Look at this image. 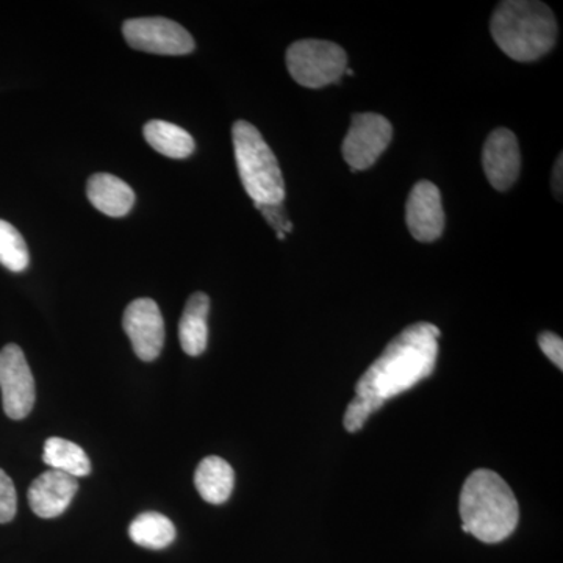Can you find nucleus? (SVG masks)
Instances as JSON below:
<instances>
[{"label":"nucleus","mask_w":563,"mask_h":563,"mask_svg":"<svg viewBox=\"0 0 563 563\" xmlns=\"http://www.w3.org/2000/svg\"><path fill=\"white\" fill-rule=\"evenodd\" d=\"M0 390L3 410L11 420H24L35 406V379L24 352L18 344L0 351Z\"/></svg>","instance_id":"obj_8"},{"label":"nucleus","mask_w":563,"mask_h":563,"mask_svg":"<svg viewBox=\"0 0 563 563\" xmlns=\"http://www.w3.org/2000/svg\"><path fill=\"white\" fill-rule=\"evenodd\" d=\"M485 176L498 191L509 190L520 176L521 154L517 136L509 129H496L483 152Z\"/></svg>","instance_id":"obj_11"},{"label":"nucleus","mask_w":563,"mask_h":563,"mask_svg":"<svg viewBox=\"0 0 563 563\" xmlns=\"http://www.w3.org/2000/svg\"><path fill=\"white\" fill-rule=\"evenodd\" d=\"M287 68L302 87H328L339 81L346 70V52L332 41H296L287 51Z\"/></svg>","instance_id":"obj_5"},{"label":"nucleus","mask_w":563,"mask_h":563,"mask_svg":"<svg viewBox=\"0 0 563 563\" xmlns=\"http://www.w3.org/2000/svg\"><path fill=\"white\" fill-rule=\"evenodd\" d=\"M18 512V495L9 474L0 470V525L10 523Z\"/></svg>","instance_id":"obj_21"},{"label":"nucleus","mask_w":563,"mask_h":563,"mask_svg":"<svg viewBox=\"0 0 563 563\" xmlns=\"http://www.w3.org/2000/svg\"><path fill=\"white\" fill-rule=\"evenodd\" d=\"M122 324L141 361L154 362L158 358L165 344V322L154 299H136L129 303Z\"/></svg>","instance_id":"obj_9"},{"label":"nucleus","mask_w":563,"mask_h":563,"mask_svg":"<svg viewBox=\"0 0 563 563\" xmlns=\"http://www.w3.org/2000/svg\"><path fill=\"white\" fill-rule=\"evenodd\" d=\"M232 140L240 179L255 206L284 202L285 181L279 162L257 128L247 121H236Z\"/></svg>","instance_id":"obj_4"},{"label":"nucleus","mask_w":563,"mask_h":563,"mask_svg":"<svg viewBox=\"0 0 563 563\" xmlns=\"http://www.w3.org/2000/svg\"><path fill=\"white\" fill-rule=\"evenodd\" d=\"M79 490L76 477L49 470L33 481L27 498L33 512L44 520L60 517L66 512L74 496Z\"/></svg>","instance_id":"obj_12"},{"label":"nucleus","mask_w":563,"mask_h":563,"mask_svg":"<svg viewBox=\"0 0 563 563\" xmlns=\"http://www.w3.org/2000/svg\"><path fill=\"white\" fill-rule=\"evenodd\" d=\"M463 532L484 543H499L512 536L520 507L512 488L492 470H476L466 477L459 501Z\"/></svg>","instance_id":"obj_2"},{"label":"nucleus","mask_w":563,"mask_h":563,"mask_svg":"<svg viewBox=\"0 0 563 563\" xmlns=\"http://www.w3.org/2000/svg\"><path fill=\"white\" fill-rule=\"evenodd\" d=\"M490 32L515 62H536L553 49L558 22L550 7L533 0H506L492 14Z\"/></svg>","instance_id":"obj_3"},{"label":"nucleus","mask_w":563,"mask_h":563,"mask_svg":"<svg viewBox=\"0 0 563 563\" xmlns=\"http://www.w3.org/2000/svg\"><path fill=\"white\" fill-rule=\"evenodd\" d=\"M87 195L96 209L111 218L125 217L135 203V192L132 188L120 177L106 173L90 177Z\"/></svg>","instance_id":"obj_13"},{"label":"nucleus","mask_w":563,"mask_h":563,"mask_svg":"<svg viewBox=\"0 0 563 563\" xmlns=\"http://www.w3.org/2000/svg\"><path fill=\"white\" fill-rule=\"evenodd\" d=\"M562 155H559L553 173V190L555 198H558L559 201H562Z\"/></svg>","instance_id":"obj_24"},{"label":"nucleus","mask_w":563,"mask_h":563,"mask_svg":"<svg viewBox=\"0 0 563 563\" xmlns=\"http://www.w3.org/2000/svg\"><path fill=\"white\" fill-rule=\"evenodd\" d=\"M393 139L390 121L377 113L352 117L350 132L343 140V158L352 172H365L379 161Z\"/></svg>","instance_id":"obj_6"},{"label":"nucleus","mask_w":563,"mask_h":563,"mask_svg":"<svg viewBox=\"0 0 563 563\" xmlns=\"http://www.w3.org/2000/svg\"><path fill=\"white\" fill-rule=\"evenodd\" d=\"M0 263L13 273H21L31 263L27 244L16 228L0 220Z\"/></svg>","instance_id":"obj_19"},{"label":"nucleus","mask_w":563,"mask_h":563,"mask_svg":"<svg viewBox=\"0 0 563 563\" xmlns=\"http://www.w3.org/2000/svg\"><path fill=\"white\" fill-rule=\"evenodd\" d=\"M43 461L51 466V470L69 474L76 479L91 473V463L87 453L79 444L60 437H52L44 444Z\"/></svg>","instance_id":"obj_17"},{"label":"nucleus","mask_w":563,"mask_h":563,"mask_svg":"<svg viewBox=\"0 0 563 563\" xmlns=\"http://www.w3.org/2000/svg\"><path fill=\"white\" fill-rule=\"evenodd\" d=\"M440 329L417 322L388 343L383 354L355 384V396L383 409L388 399L410 390L435 369Z\"/></svg>","instance_id":"obj_1"},{"label":"nucleus","mask_w":563,"mask_h":563,"mask_svg":"<svg viewBox=\"0 0 563 563\" xmlns=\"http://www.w3.org/2000/svg\"><path fill=\"white\" fill-rule=\"evenodd\" d=\"M539 346L543 354L547 355L559 369H563V342L561 336L555 335L553 332L540 333Z\"/></svg>","instance_id":"obj_23"},{"label":"nucleus","mask_w":563,"mask_h":563,"mask_svg":"<svg viewBox=\"0 0 563 563\" xmlns=\"http://www.w3.org/2000/svg\"><path fill=\"white\" fill-rule=\"evenodd\" d=\"M132 542L147 550H163L176 539L173 521L158 512L141 514L129 528Z\"/></svg>","instance_id":"obj_18"},{"label":"nucleus","mask_w":563,"mask_h":563,"mask_svg":"<svg viewBox=\"0 0 563 563\" xmlns=\"http://www.w3.org/2000/svg\"><path fill=\"white\" fill-rule=\"evenodd\" d=\"M374 412H377L374 404L355 396V398L350 402V406H347L346 413H344V429L351 433L361 431L363 426H365L366 420H368Z\"/></svg>","instance_id":"obj_20"},{"label":"nucleus","mask_w":563,"mask_h":563,"mask_svg":"<svg viewBox=\"0 0 563 563\" xmlns=\"http://www.w3.org/2000/svg\"><path fill=\"white\" fill-rule=\"evenodd\" d=\"M210 312V298L206 292H195L185 306L179 322V340L181 350L191 357H198L207 350L209 325L207 318Z\"/></svg>","instance_id":"obj_14"},{"label":"nucleus","mask_w":563,"mask_h":563,"mask_svg":"<svg viewBox=\"0 0 563 563\" xmlns=\"http://www.w3.org/2000/svg\"><path fill=\"white\" fill-rule=\"evenodd\" d=\"M147 144L169 158H187L195 152V140L187 131L172 122L154 120L144 125Z\"/></svg>","instance_id":"obj_16"},{"label":"nucleus","mask_w":563,"mask_h":563,"mask_svg":"<svg viewBox=\"0 0 563 563\" xmlns=\"http://www.w3.org/2000/svg\"><path fill=\"white\" fill-rule=\"evenodd\" d=\"M406 221L415 240L432 243L444 231V210L439 188L429 180H420L410 191L406 203Z\"/></svg>","instance_id":"obj_10"},{"label":"nucleus","mask_w":563,"mask_h":563,"mask_svg":"<svg viewBox=\"0 0 563 563\" xmlns=\"http://www.w3.org/2000/svg\"><path fill=\"white\" fill-rule=\"evenodd\" d=\"M129 46L157 55H187L195 51V40L187 29L166 18H136L122 25Z\"/></svg>","instance_id":"obj_7"},{"label":"nucleus","mask_w":563,"mask_h":563,"mask_svg":"<svg viewBox=\"0 0 563 563\" xmlns=\"http://www.w3.org/2000/svg\"><path fill=\"white\" fill-rule=\"evenodd\" d=\"M255 207L262 211L265 220L268 221V224L277 232V239L285 240V235L292 231L291 221L288 220L287 213H285L284 202Z\"/></svg>","instance_id":"obj_22"},{"label":"nucleus","mask_w":563,"mask_h":563,"mask_svg":"<svg viewBox=\"0 0 563 563\" xmlns=\"http://www.w3.org/2000/svg\"><path fill=\"white\" fill-rule=\"evenodd\" d=\"M195 485L203 501L222 504L231 498L235 473L224 459L210 455L199 463L195 474Z\"/></svg>","instance_id":"obj_15"}]
</instances>
